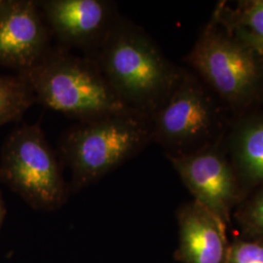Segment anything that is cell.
I'll return each mask as SVG.
<instances>
[{"instance_id":"16","label":"cell","mask_w":263,"mask_h":263,"mask_svg":"<svg viewBox=\"0 0 263 263\" xmlns=\"http://www.w3.org/2000/svg\"><path fill=\"white\" fill-rule=\"evenodd\" d=\"M238 35L240 37V40L251 48L257 58H260L263 61V40L253 37L240 29L238 31Z\"/></svg>"},{"instance_id":"14","label":"cell","mask_w":263,"mask_h":263,"mask_svg":"<svg viewBox=\"0 0 263 263\" xmlns=\"http://www.w3.org/2000/svg\"><path fill=\"white\" fill-rule=\"evenodd\" d=\"M226 263H263V240L235 239L230 243Z\"/></svg>"},{"instance_id":"4","label":"cell","mask_w":263,"mask_h":263,"mask_svg":"<svg viewBox=\"0 0 263 263\" xmlns=\"http://www.w3.org/2000/svg\"><path fill=\"white\" fill-rule=\"evenodd\" d=\"M0 177L37 210L54 211L67 199L62 167L39 123L23 125L8 136L1 151Z\"/></svg>"},{"instance_id":"13","label":"cell","mask_w":263,"mask_h":263,"mask_svg":"<svg viewBox=\"0 0 263 263\" xmlns=\"http://www.w3.org/2000/svg\"><path fill=\"white\" fill-rule=\"evenodd\" d=\"M236 219L246 238L263 240V189L238 210Z\"/></svg>"},{"instance_id":"2","label":"cell","mask_w":263,"mask_h":263,"mask_svg":"<svg viewBox=\"0 0 263 263\" xmlns=\"http://www.w3.org/2000/svg\"><path fill=\"white\" fill-rule=\"evenodd\" d=\"M19 74L36 104L79 122L135 112L113 92L91 58L71 55L65 48H50L36 65Z\"/></svg>"},{"instance_id":"3","label":"cell","mask_w":263,"mask_h":263,"mask_svg":"<svg viewBox=\"0 0 263 263\" xmlns=\"http://www.w3.org/2000/svg\"><path fill=\"white\" fill-rule=\"evenodd\" d=\"M151 140L149 119L125 112L81 121L60 141L63 162L71 173V190H79L131 159Z\"/></svg>"},{"instance_id":"12","label":"cell","mask_w":263,"mask_h":263,"mask_svg":"<svg viewBox=\"0 0 263 263\" xmlns=\"http://www.w3.org/2000/svg\"><path fill=\"white\" fill-rule=\"evenodd\" d=\"M35 98L24 77L0 76V126L19 120Z\"/></svg>"},{"instance_id":"18","label":"cell","mask_w":263,"mask_h":263,"mask_svg":"<svg viewBox=\"0 0 263 263\" xmlns=\"http://www.w3.org/2000/svg\"><path fill=\"white\" fill-rule=\"evenodd\" d=\"M2 2H3V0H0V5L2 4Z\"/></svg>"},{"instance_id":"15","label":"cell","mask_w":263,"mask_h":263,"mask_svg":"<svg viewBox=\"0 0 263 263\" xmlns=\"http://www.w3.org/2000/svg\"><path fill=\"white\" fill-rule=\"evenodd\" d=\"M239 29L245 33L263 40V0L252 1L246 4L240 13Z\"/></svg>"},{"instance_id":"9","label":"cell","mask_w":263,"mask_h":263,"mask_svg":"<svg viewBox=\"0 0 263 263\" xmlns=\"http://www.w3.org/2000/svg\"><path fill=\"white\" fill-rule=\"evenodd\" d=\"M37 5L50 30L65 46L91 53L117 20L112 4L104 0H44Z\"/></svg>"},{"instance_id":"11","label":"cell","mask_w":263,"mask_h":263,"mask_svg":"<svg viewBox=\"0 0 263 263\" xmlns=\"http://www.w3.org/2000/svg\"><path fill=\"white\" fill-rule=\"evenodd\" d=\"M237 176L251 184L263 183V120L246 126L235 144Z\"/></svg>"},{"instance_id":"10","label":"cell","mask_w":263,"mask_h":263,"mask_svg":"<svg viewBox=\"0 0 263 263\" xmlns=\"http://www.w3.org/2000/svg\"><path fill=\"white\" fill-rule=\"evenodd\" d=\"M179 245L175 253L181 263H226L230 243L226 224L192 201L179 208Z\"/></svg>"},{"instance_id":"8","label":"cell","mask_w":263,"mask_h":263,"mask_svg":"<svg viewBox=\"0 0 263 263\" xmlns=\"http://www.w3.org/2000/svg\"><path fill=\"white\" fill-rule=\"evenodd\" d=\"M50 49L49 28L37 2L3 0L0 5V65L29 69Z\"/></svg>"},{"instance_id":"7","label":"cell","mask_w":263,"mask_h":263,"mask_svg":"<svg viewBox=\"0 0 263 263\" xmlns=\"http://www.w3.org/2000/svg\"><path fill=\"white\" fill-rule=\"evenodd\" d=\"M180 179L194 197L224 224L240 199L239 178L220 154L213 151L168 155Z\"/></svg>"},{"instance_id":"17","label":"cell","mask_w":263,"mask_h":263,"mask_svg":"<svg viewBox=\"0 0 263 263\" xmlns=\"http://www.w3.org/2000/svg\"><path fill=\"white\" fill-rule=\"evenodd\" d=\"M3 217H4V206H3V202H2V199L0 196V226H1Z\"/></svg>"},{"instance_id":"6","label":"cell","mask_w":263,"mask_h":263,"mask_svg":"<svg viewBox=\"0 0 263 263\" xmlns=\"http://www.w3.org/2000/svg\"><path fill=\"white\" fill-rule=\"evenodd\" d=\"M151 140L165 146L168 155L186 153L207 136L213 109L207 96L187 76L180 73L169 94L149 117Z\"/></svg>"},{"instance_id":"5","label":"cell","mask_w":263,"mask_h":263,"mask_svg":"<svg viewBox=\"0 0 263 263\" xmlns=\"http://www.w3.org/2000/svg\"><path fill=\"white\" fill-rule=\"evenodd\" d=\"M188 63L227 101L239 103L253 94L259 82L254 51L240 39L207 30L187 57Z\"/></svg>"},{"instance_id":"1","label":"cell","mask_w":263,"mask_h":263,"mask_svg":"<svg viewBox=\"0 0 263 263\" xmlns=\"http://www.w3.org/2000/svg\"><path fill=\"white\" fill-rule=\"evenodd\" d=\"M89 58L123 103L148 119L180 76L149 38L121 20Z\"/></svg>"}]
</instances>
